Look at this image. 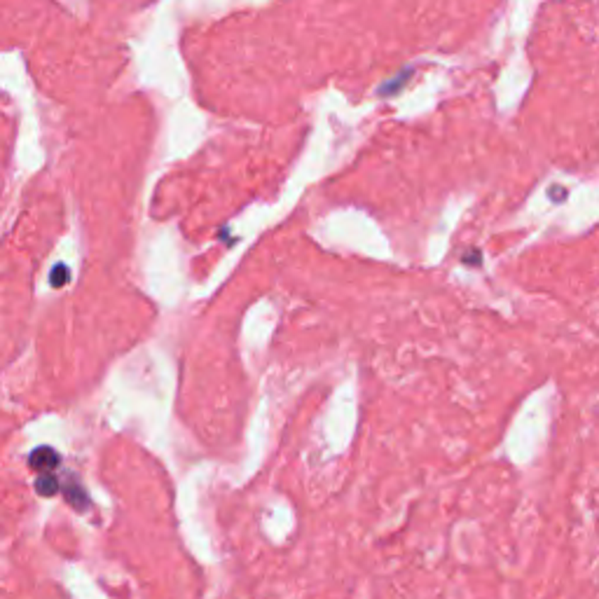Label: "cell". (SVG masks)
<instances>
[{
	"mask_svg": "<svg viewBox=\"0 0 599 599\" xmlns=\"http://www.w3.org/2000/svg\"><path fill=\"white\" fill-rule=\"evenodd\" d=\"M30 466L35 471H52V468L59 466V455L52 447H40L30 455Z\"/></svg>",
	"mask_w": 599,
	"mask_h": 599,
	"instance_id": "cell-1",
	"label": "cell"
},
{
	"mask_svg": "<svg viewBox=\"0 0 599 599\" xmlns=\"http://www.w3.org/2000/svg\"><path fill=\"white\" fill-rule=\"evenodd\" d=\"M52 283H55V286H64V283L68 281V267L66 265H59L55 272H52Z\"/></svg>",
	"mask_w": 599,
	"mask_h": 599,
	"instance_id": "cell-3",
	"label": "cell"
},
{
	"mask_svg": "<svg viewBox=\"0 0 599 599\" xmlns=\"http://www.w3.org/2000/svg\"><path fill=\"white\" fill-rule=\"evenodd\" d=\"M555 188H557V186H555ZM555 188L550 190V197H555V199H564V197H566V192H564V190H555Z\"/></svg>",
	"mask_w": 599,
	"mask_h": 599,
	"instance_id": "cell-4",
	"label": "cell"
},
{
	"mask_svg": "<svg viewBox=\"0 0 599 599\" xmlns=\"http://www.w3.org/2000/svg\"><path fill=\"white\" fill-rule=\"evenodd\" d=\"M35 489L40 491V494H45V496H50V494H55V491L59 489V482L52 478V475H45L42 480H38Z\"/></svg>",
	"mask_w": 599,
	"mask_h": 599,
	"instance_id": "cell-2",
	"label": "cell"
}]
</instances>
